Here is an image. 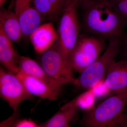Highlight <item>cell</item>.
Wrapping results in <instances>:
<instances>
[{"instance_id": "603a6c76", "label": "cell", "mask_w": 127, "mask_h": 127, "mask_svg": "<svg viewBox=\"0 0 127 127\" xmlns=\"http://www.w3.org/2000/svg\"></svg>"}, {"instance_id": "277c9868", "label": "cell", "mask_w": 127, "mask_h": 127, "mask_svg": "<svg viewBox=\"0 0 127 127\" xmlns=\"http://www.w3.org/2000/svg\"><path fill=\"white\" fill-rule=\"evenodd\" d=\"M120 46V39H109L104 51L77 78L75 85L86 89L93 88L104 78L109 66L115 61Z\"/></svg>"}, {"instance_id": "44dd1931", "label": "cell", "mask_w": 127, "mask_h": 127, "mask_svg": "<svg viewBox=\"0 0 127 127\" xmlns=\"http://www.w3.org/2000/svg\"><path fill=\"white\" fill-rule=\"evenodd\" d=\"M7 0H0V6H2L6 2Z\"/></svg>"}, {"instance_id": "7402d4cb", "label": "cell", "mask_w": 127, "mask_h": 127, "mask_svg": "<svg viewBox=\"0 0 127 127\" xmlns=\"http://www.w3.org/2000/svg\"><path fill=\"white\" fill-rule=\"evenodd\" d=\"M124 114L125 115V116H127V106L126 107V108H125V111H124Z\"/></svg>"}, {"instance_id": "4fadbf2b", "label": "cell", "mask_w": 127, "mask_h": 127, "mask_svg": "<svg viewBox=\"0 0 127 127\" xmlns=\"http://www.w3.org/2000/svg\"><path fill=\"white\" fill-rule=\"evenodd\" d=\"M0 28L12 42H18L23 35L15 12L4 8H1L0 11Z\"/></svg>"}, {"instance_id": "ba28073f", "label": "cell", "mask_w": 127, "mask_h": 127, "mask_svg": "<svg viewBox=\"0 0 127 127\" xmlns=\"http://www.w3.org/2000/svg\"><path fill=\"white\" fill-rule=\"evenodd\" d=\"M32 0H15V13L23 35L30 36L40 26L42 16L31 3Z\"/></svg>"}, {"instance_id": "9c48e42d", "label": "cell", "mask_w": 127, "mask_h": 127, "mask_svg": "<svg viewBox=\"0 0 127 127\" xmlns=\"http://www.w3.org/2000/svg\"><path fill=\"white\" fill-rule=\"evenodd\" d=\"M16 74L23 82L28 92L32 95L50 101L55 100L58 97L61 87L54 86L21 71H19Z\"/></svg>"}, {"instance_id": "7c38bea8", "label": "cell", "mask_w": 127, "mask_h": 127, "mask_svg": "<svg viewBox=\"0 0 127 127\" xmlns=\"http://www.w3.org/2000/svg\"><path fill=\"white\" fill-rule=\"evenodd\" d=\"M19 56L14 49L12 41L0 28V61L7 71L14 74L19 71Z\"/></svg>"}, {"instance_id": "8fae6325", "label": "cell", "mask_w": 127, "mask_h": 127, "mask_svg": "<svg viewBox=\"0 0 127 127\" xmlns=\"http://www.w3.org/2000/svg\"><path fill=\"white\" fill-rule=\"evenodd\" d=\"M36 51L42 53L53 45L57 38V32L52 22L41 25L30 36Z\"/></svg>"}, {"instance_id": "ffe728a7", "label": "cell", "mask_w": 127, "mask_h": 127, "mask_svg": "<svg viewBox=\"0 0 127 127\" xmlns=\"http://www.w3.org/2000/svg\"><path fill=\"white\" fill-rule=\"evenodd\" d=\"M123 55L124 56V59H127V39L124 43V48L123 51Z\"/></svg>"}, {"instance_id": "2e32d148", "label": "cell", "mask_w": 127, "mask_h": 127, "mask_svg": "<svg viewBox=\"0 0 127 127\" xmlns=\"http://www.w3.org/2000/svg\"><path fill=\"white\" fill-rule=\"evenodd\" d=\"M78 107L63 106L51 118L40 125V127H68L77 114Z\"/></svg>"}, {"instance_id": "d6986e66", "label": "cell", "mask_w": 127, "mask_h": 127, "mask_svg": "<svg viewBox=\"0 0 127 127\" xmlns=\"http://www.w3.org/2000/svg\"><path fill=\"white\" fill-rule=\"evenodd\" d=\"M95 0H77L79 6H80L82 8H83L89 4L94 2Z\"/></svg>"}, {"instance_id": "5b68a950", "label": "cell", "mask_w": 127, "mask_h": 127, "mask_svg": "<svg viewBox=\"0 0 127 127\" xmlns=\"http://www.w3.org/2000/svg\"><path fill=\"white\" fill-rule=\"evenodd\" d=\"M106 39L91 34L79 36L68 58L73 71L80 73L98 58L107 47Z\"/></svg>"}, {"instance_id": "30bf717a", "label": "cell", "mask_w": 127, "mask_h": 127, "mask_svg": "<svg viewBox=\"0 0 127 127\" xmlns=\"http://www.w3.org/2000/svg\"><path fill=\"white\" fill-rule=\"evenodd\" d=\"M104 84L114 93L127 91V59L113 62L107 71Z\"/></svg>"}, {"instance_id": "6da1fadb", "label": "cell", "mask_w": 127, "mask_h": 127, "mask_svg": "<svg viewBox=\"0 0 127 127\" xmlns=\"http://www.w3.org/2000/svg\"><path fill=\"white\" fill-rule=\"evenodd\" d=\"M82 9L83 26L89 34L108 40L123 36L127 23L112 0H96Z\"/></svg>"}, {"instance_id": "9a60e30c", "label": "cell", "mask_w": 127, "mask_h": 127, "mask_svg": "<svg viewBox=\"0 0 127 127\" xmlns=\"http://www.w3.org/2000/svg\"><path fill=\"white\" fill-rule=\"evenodd\" d=\"M18 66L19 71L28 75L42 80L54 86L59 87L62 86L48 75L42 66L29 58L19 56Z\"/></svg>"}, {"instance_id": "3957f363", "label": "cell", "mask_w": 127, "mask_h": 127, "mask_svg": "<svg viewBox=\"0 0 127 127\" xmlns=\"http://www.w3.org/2000/svg\"><path fill=\"white\" fill-rule=\"evenodd\" d=\"M77 0H70L61 16L55 46L68 60L79 36L80 23L78 15Z\"/></svg>"}, {"instance_id": "7a4b0ae2", "label": "cell", "mask_w": 127, "mask_h": 127, "mask_svg": "<svg viewBox=\"0 0 127 127\" xmlns=\"http://www.w3.org/2000/svg\"><path fill=\"white\" fill-rule=\"evenodd\" d=\"M127 91L115 93L84 113L81 123L86 127H127L124 114Z\"/></svg>"}, {"instance_id": "ac0fdd59", "label": "cell", "mask_w": 127, "mask_h": 127, "mask_svg": "<svg viewBox=\"0 0 127 127\" xmlns=\"http://www.w3.org/2000/svg\"><path fill=\"white\" fill-rule=\"evenodd\" d=\"M118 11L127 23V0H112Z\"/></svg>"}, {"instance_id": "52a82bcc", "label": "cell", "mask_w": 127, "mask_h": 127, "mask_svg": "<svg viewBox=\"0 0 127 127\" xmlns=\"http://www.w3.org/2000/svg\"><path fill=\"white\" fill-rule=\"evenodd\" d=\"M0 95L15 112L21 103L32 100L33 95L27 90L16 74L0 68Z\"/></svg>"}, {"instance_id": "5bb4252c", "label": "cell", "mask_w": 127, "mask_h": 127, "mask_svg": "<svg viewBox=\"0 0 127 127\" xmlns=\"http://www.w3.org/2000/svg\"><path fill=\"white\" fill-rule=\"evenodd\" d=\"M70 0H32L42 17L55 20L61 16Z\"/></svg>"}, {"instance_id": "8992f818", "label": "cell", "mask_w": 127, "mask_h": 127, "mask_svg": "<svg viewBox=\"0 0 127 127\" xmlns=\"http://www.w3.org/2000/svg\"><path fill=\"white\" fill-rule=\"evenodd\" d=\"M42 66L51 78L61 86L68 83L75 84L77 78L68 60L65 59L55 46L42 53Z\"/></svg>"}, {"instance_id": "e0dca14e", "label": "cell", "mask_w": 127, "mask_h": 127, "mask_svg": "<svg viewBox=\"0 0 127 127\" xmlns=\"http://www.w3.org/2000/svg\"><path fill=\"white\" fill-rule=\"evenodd\" d=\"M16 114L1 123L0 127H39L40 125L30 119H18Z\"/></svg>"}]
</instances>
